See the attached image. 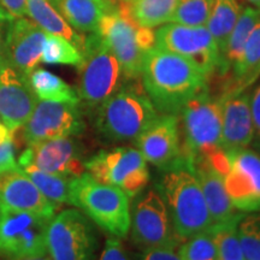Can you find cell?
Segmentation results:
<instances>
[{
  "label": "cell",
  "mask_w": 260,
  "mask_h": 260,
  "mask_svg": "<svg viewBox=\"0 0 260 260\" xmlns=\"http://www.w3.org/2000/svg\"><path fill=\"white\" fill-rule=\"evenodd\" d=\"M140 77L160 115H178L190 99L209 88V77L190 60L158 47L146 54Z\"/></svg>",
  "instance_id": "6da1fadb"
},
{
  "label": "cell",
  "mask_w": 260,
  "mask_h": 260,
  "mask_svg": "<svg viewBox=\"0 0 260 260\" xmlns=\"http://www.w3.org/2000/svg\"><path fill=\"white\" fill-rule=\"evenodd\" d=\"M159 116L144 87L136 80H126L115 94L98 106L95 128L109 141H135Z\"/></svg>",
  "instance_id": "7a4b0ae2"
},
{
  "label": "cell",
  "mask_w": 260,
  "mask_h": 260,
  "mask_svg": "<svg viewBox=\"0 0 260 260\" xmlns=\"http://www.w3.org/2000/svg\"><path fill=\"white\" fill-rule=\"evenodd\" d=\"M158 191L182 242L213 225L199 181L190 170L181 168L167 171L159 182Z\"/></svg>",
  "instance_id": "3957f363"
},
{
  "label": "cell",
  "mask_w": 260,
  "mask_h": 260,
  "mask_svg": "<svg viewBox=\"0 0 260 260\" xmlns=\"http://www.w3.org/2000/svg\"><path fill=\"white\" fill-rule=\"evenodd\" d=\"M182 158L188 170L197 158H206L222 147V96L209 88L190 99L178 113Z\"/></svg>",
  "instance_id": "277c9868"
},
{
  "label": "cell",
  "mask_w": 260,
  "mask_h": 260,
  "mask_svg": "<svg viewBox=\"0 0 260 260\" xmlns=\"http://www.w3.org/2000/svg\"><path fill=\"white\" fill-rule=\"evenodd\" d=\"M130 198L119 188L83 172L71 181L70 205L111 236L124 239L130 230Z\"/></svg>",
  "instance_id": "5b68a950"
},
{
  "label": "cell",
  "mask_w": 260,
  "mask_h": 260,
  "mask_svg": "<svg viewBox=\"0 0 260 260\" xmlns=\"http://www.w3.org/2000/svg\"><path fill=\"white\" fill-rule=\"evenodd\" d=\"M96 32L119 61L124 79L138 80L146 54L155 47L153 29L136 23L128 3L118 0L116 9L102 18Z\"/></svg>",
  "instance_id": "8992f818"
},
{
  "label": "cell",
  "mask_w": 260,
  "mask_h": 260,
  "mask_svg": "<svg viewBox=\"0 0 260 260\" xmlns=\"http://www.w3.org/2000/svg\"><path fill=\"white\" fill-rule=\"evenodd\" d=\"M82 54L77 95L87 106L98 107L121 88L126 80L119 61L98 32L84 39Z\"/></svg>",
  "instance_id": "52a82bcc"
},
{
  "label": "cell",
  "mask_w": 260,
  "mask_h": 260,
  "mask_svg": "<svg viewBox=\"0 0 260 260\" xmlns=\"http://www.w3.org/2000/svg\"><path fill=\"white\" fill-rule=\"evenodd\" d=\"M51 219L27 211L0 209V258L16 260L47 255Z\"/></svg>",
  "instance_id": "ba28073f"
},
{
  "label": "cell",
  "mask_w": 260,
  "mask_h": 260,
  "mask_svg": "<svg viewBox=\"0 0 260 260\" xmlns=\"http://www.w3.org/2000/svg\"><path fill=\"white\" fill-rule=\"evenodd\" d=\"M86 172L94 180L122 189L129 198H135L149 182L146 159L138 148L117 147L100 151L84 160Z\"/></svg>",
  "instance_id": "9c48e42d"
},
{
  "label": "cell",
  "mask_w": 260,
  "mask_h": 260,
  "mask_svg": "<svg viewBox=\"0 0 260 260\" xmlns=\"http://www.w3.org/2000/svg\"><path fill=\"white\" fill-rule=\"evenodd\" d=\"M96 248L95 228L82 211L68 209L54 214L47 229L51 260H95Z\"/></svg>",
  "instance_id": "30bf717a"
},
{
  "label": "cell",
  "mask_w": 260,
  "mask_h": 260,
  "mask_svg": "<svg viewBox=\"0 0 260 260\" xmlns=\"http://www.w3.org/2000/svg\"><path fill=\"white\" fill-rule=\"evenodd\" d=\"M155 47L190 60L207 77L218 70L219 48L206 25L190 27L178 23L160 25L155 31Z\"/></svg>",
  "instance_id": "8fae6325"
},
{
  "label": "cell",
  "mask_w": 260,
  "mask_h": 260,
  "mask_svg": "<svg viewBox=\"0 0 260 260\" xmlns=\"http://www.w3.org/2000/svg\"><path fill=\"white\" fill-rule=\"evenodd\" d=\"M132 239L140 248L176 247L182 243L175 234L167 204L159 191L140 193L130 211Z\"/></svg>",
  "instance_id": "7c38bea8"
},
{
  "label": "cell",
  "mask_w": 260,
  "mask_h": 260,
  "mask_svg": "<svg viewBox=\"0 0 260 260\" xmlns=\"http://www.w3.org/2000/svg\"><path fill=\"white\" fill-rule=\"evenodd\" d=\"M84 130L79 104L39 100L30 118L23 125L27 145L44 140L77 136Z\"/></svg>",
  "instance_id": "4fadbf2b"
},
{
  "label": "cell",
  "mask_w": 260,
  "mask_h": 260,
  "mask_svg": "<svg viewBox=\"0 0 260 260\" xmlns=\"http://www.w3.org/2000/svg\"><path fill=\"white\" fill-rule=\"evenodd\" d=\"M229 153V170L224 186L236 210L245 213L260 211V154L248 148Z\"/></svg>",
  "instance_id": "5bb4252c"
},
{
  "label": "cell",
  "mask_w": 260,
  "mask_h": 260,
  "mask_svg": "<svg viewBox=\"0 0 260 260\" xmlns=\"http://www.w3.org/2000/svg\"><path fill=\"white\" fill-rule=\"evenodd\" d=\"M18 165H32L42 171L71 178L79 177L86 172L81 147L73 136L44 140L28 145L19 155Z\"/></svg>",
  "instance_id": "9a60e30c"
},
{
  "label": "cell",
  "mask_w": 260,
  "mask_h": 260,
  "mask_svg": "<svg viewBox=\"0 0 260 260\" xmlns=\"http://www.w3.org/2000/svg\"><path fill=\"white\" fill-rule=\"evenodd\" d=\"M134 142L146 160L159 169H187L182 158L177 115H160Z\"/></svg>",
  "instance_id": "2e32d148"
},
{
  "label": "cell",
  "mask_w": 260,
  "mask_h": 260,
  "mask_svg": "<svg viewBox=\"0 0 260 260\" xmlns=\"http://www.w3.org/2000/svg\"><path fill=\"white\" fill-rule=\"evenodd\" d=\"M38 102L28 76L0 61V118L12 134L23 128Z\"/></svg>",
  "instance_id": "e0dca14e"
},
{
  "label": "cell",
  "mask_w": 260,
  "mask_h": 260,
  "mask_svg": "<svg viewBox=\"0 0 260 260\" xmlns=\"http://www.w3.org/2000/svg\"><path fill=\"white\" fill-rule=\"evenodd\" d=\"M47 32L28 18L10 22L4 39V59L29 76L41 61L42 48Z\"/></svg>",
  "instance_id": "ac0fdd59"
},
{
  "label": "cell",
  "mask_w": 260,
  "mask_h": 260,
  "mask_svg": "<svg viewBox=\"0 0 260 260\" xmlns=\"http://www.w3.org/2000/svg\"><path fill=\"white\" fill-rule=\"evenodd\" d=\"M0 209L27 211L48 218H53L57 211L19 165L0 170Z\"/></svg>",
  "instance_id": "d6986e66"
},
{
  "label": "cell",
  "mask_w": 260,
  "mask_h": 260,
  "mask_svg": "<svg viewBox=\"0 0 260 260\" xmlns=\"http://www.w3.org/2000/svg\"><path fill=\"white\" fill-rule=\"evenodd\" d=\"M254 138L249 94L222 95V147L226 152L246 148Z\"/></svg>",
  "instance_id": "ffe728a7"
},
{
  "label": "cell",
  "mask_w": 260,
  "mask_h": 260,
  "mask_svg": "<svg viewBox=\"0 0 260 260\" xmlns=\"http://www.w3.org/2000/svg\"><path fill=\"white\" fill-rule=\"evenodd\" d=\"M190 171L199 181L213 225L241 219L245 212L236 210L224 186V177L204 159H195Z\"/></svg>",
  "instance_id": "44dd1931"
},
{
  "label": "cell",
  "mask_w": 260,
  "mask_h": 260,
  "mask_svg": "<svg viewBox=\"0 0 260 260\" xmlns=\"http://www.w3.org/2000/svg\"><path fill=\"white\" fill-rule=\"evenodd\" d=\"M65 21L80 32H96L102 18L116 9L118 0H50Z\"/></svg>",
  "instance_id": "7402d4cb"
},
{
  "label": "cell",
  "mask_w": 260,
  "mask_h": 260,
  "mask_svg": "<svg viewBox=\"0 0 260 260\" xmlns=\"http://www.w3.org/2000/svg\"><path fill=\"white\" fill-rule=\"evenodd\" d=\"M260 19V10L253 6L242 8L235 27L228 37V40L220 52L219 67L217 73L222 79H225L232 73L233 68L242 56L243 48L249 35Z\"/></svg>",
  "instance_id": "603a6c76"
},
{
  "label": "cell",
  "mask_w": 260,
  "mask_h": 260,
  "mask_svg": "<svg viewBox=\"0 0 260 260\" xmlns=\"http://www.w3.org/2000/svg\"><path fill=\"white\" fill-rule=\"evenodd\" d=\"M260 75V19L247 40L242 56L226 77V87L223 95L234 92H242L252 84Z\"/></svg>",
  "instance_id": "cb8c5ba5"
},
{
  "label": "cell",
  "mask_w": 260,
  "mask_h": 260,
  "mask_svg": "<svg viewBox=\"0 0 260 260\" xmlns=\"http://www.w3.org/2000/svg\"><path fill=\"white\" fill-rule=\"evenodd\" d=\"M27 15L47 34L57 35L70 41L81 52L84 48V38L65 21L63 16L51 4L50 0H27Z\"/></svg>",
  "instance_id": "d4e9b609"
},
{
  "label": "cell",
  "mask_w": 260,
  "mask_h": 260,
  "mask_svg": "<svg viewBox=\"0 0 260 260\" xmlns=\"http://www.w3.org/2000/svg\"><path fill=\"white\" fill-rule=\"evenodd\" d=\"M28 79L39 100L80 104L76 90L51 71L37 68L31 71Z\"/></svg>",
  "instance_id": "484cf974"
},
{
  "label": "cell",
  "mask_w": 260,
  "mask_h": 260,
  "mask_svg": "<svg viewBox=\"0 0 260 260\" xmlns=\"http://www.w3.org/2000/svg\"><path fill=\"white\" fill-rule=\"evenodd\" d=\"M178 2L180 0H132L126 3L136 23L153 29L171 21Z\"/></svg>",
  "instance_id": "4316f807"
},
{
  "label": "cell",
  "mask_w": 260,
  "mask_h": 260,
  "mask_svg": "<svg viewBox=\"0 0 260 260\" xmlns=\"http://www.w3.org/2000/svg\"><path fill=\"white\" fill-rule=\"evenodd\" d=\"M241 10L242 6L237 0H213L206 28L217 42L219 53L222 52L233 28L235 27Z\"/></svg>",
  "instance_id": "83f0119b"
},
{
  "label": "cell",
  "mask_w": 260,
  "mask_h": 260,
  "mask_svg": "<svg viewBox=\"0 0 260 260\" xmlns=\"http://www.w3.org/2000/svg\"><path fill=\"white\" fill-rule=\"evenodd\" d=\"M21 168L32 181V183L38 187L42 195L57 209L63 204L70 205V186L73 178L50 174V172L42 171L32 165H24Z\"/></svg>",
  "instance_id": "f1b7e54d"
},
{
  "label": "cell",
  "mask_w": 260,
  "mask_h": 260,
  "mask_svg": "<svg viewBox=\"0 0 260 260\" xmlns=\"http://www.w3.org/2000/svg\"><path fill=\"white\" fill-rule=\"evenodd\" d=\"M83 54L67 39L47 34L42 48L41 61L46 64L73 65L79 68L82 64Z\"/></svg>",
  "instance_id": "f546056e"
},
{
  "label": "cell",
  "mask_w": 260,
  "mask_h": 260,
  "mask_svg": "<svg viewBox=\"0 0 260 260\" xmlns=\"http://www.w3.org/2000/svg\"><path fill=\"white\" fill-rule=\"evenodd\" d=\"M239 222L240 219L211 226L209 232L216 243L217 260H245L237 234Z\"/></svg>",
  "instance_id": "4dcf8cb0"
},
{
  "label": "cell",
  "mask_w": 260,
  "mask_h": 260,
  "mask_svg": "<svg viewBox=\"0 0 260 260\" xmlns=\"http://www.w3.org/2000/svg\"><path fill=\"white\" fill-rule=\"evenodd\" d=\"M213 0H180L171 17V23L190 27L206 25Z\"/></svg>",
  "instance_id": "1f68e13d"
},
{
  "label": "cell",
  "mask_w": 260,
  "mask_h": 260,
  "mask_svg": "<svg viewBox=\"0 0 260 260\" xmlns=\"http://www.w3.org/2000/svg\"><path fill=\"white\" fill-rule=\"evenodd\" d=\"M245 260H260V213L245 214L237 224Z\"/></svg>",
  "instance_id": "d6a6232c"
},
{
  "label": "cell",
  "mask_w": 260,
  "mask_h": 260,
  "mask_svg": "<svg viewBox=\"0 0 260 260\" xmlns=\"http://www.w3.org/2000/svg\"><path fill=\"white\" fill-rule=\"evenodd\" d=\"M178 254L182 260H217L216 243L207 230L187 239L180 247Z\"/></svg>",
  "instance_id": "836d02e7"
},
{
  "label": "cell",
  "mask_w": 260,
  "mask_h": 260,
  "mask_svg": "<svg viewBox=\"0 0 260 260\" xmlns=\"http://www.w3.org/2000/svg\"><path fill=\"white\" fill-rule=\"evenodd\" d=\"M27 0H0V22H10L24 17Z\"/></svg>",
  "instance_id": "e575fe53"
},
{
  "label": "cell",
  "mask_w": 260,
  "mask_h": 260,
  "mask_svg": "<svg viewBox=\"0 0 260 260\" xmlns=\"http://www.w3.org/2000/svg\"><path fill=\"white\" fill-rule=\"evenodd\" d=\"M99 260H133L123 246L121 239L110 236L105 241Z\"/></svg>",
  "instance_id": "d590c367"
},
{
  "label": "cell",
  "mask_w": 260,
  "mask_h": 260,
  "mask_svg": "<svg viewBox=\"0 0 260 260\" xmlns=\"http://www.w3.org/2000/svg\"><path fill=\"white\" fill-rule=\"evenodd\" d=\"M142 260H182L172 247H153V248L144 249Z\"/></svg>",
  "instance_id": "8d00e7d4"
},
{
  "label": "cell",
  "mask_w": 260,
  "mask_h": 260,
  "mask_svg": "<svg viewBox=\"0 0 260 260\" xmlns=\"http://www.w3.org/2000/svg\"><path fill=\"white\" fill-rule=\"evenodd\" d=\"M18 165L15 159L14 141L5 142L0 145V170Z\"/></svg>",
  "instance_id": "74e56055"
},
{
  "label": "cell",
  "mask_w": 260,
  "mask_h": 260,
  "mask_svg": "<svg viewBox=\"0 0 260 260\" xmlns=\"http://www.w3.org/2000/svg\"><path fill=\"white\" fill-rule=\"evenodd\" d=\"M249 103H251V112L253 125H254V133L260 136V84L254 89L252 95H249Z\"/></svg>",
  "instance_id": "f35d334b"
},
{
  "label": "cell",
  "mask_w": 260,
  "mask_h": 260,
  "mask_svg": "<svg viewBox=\"0 0 260 260\" xmlns=\"http://www.w3.org/2000/svg\"><path fill=\"white\" fill-rule=\"evenodd\" d=\"M4 60V39L2 37L0 32V61Z\"/></svg>",
  "instance_id": "ab89813d"
},
{
  "label": "cell",
  "mask_w": 260,
  "mask_h": 260,
  "mask_svg": "<svg viewBox=\"0 0 260 260\" xmlns=\"http://www.w3.org/2000/svg\"><path fill=\"white\" fill-rule=\"evenodd\" d=\"M245 2L248 3V4H251V6H253V8L260 10V0H245Z\"/></svg>",
  "instance_id": "60d3db41"
},
{
  "label": "cell",
  "mask_w": 260,
  "mask_h": 260,
  "mask_svg": "<svg viewBox=\"0 0 260 260\" xmlns=\"http://www.w3.org/2000/svg\"><path fill=\"white\" fill-rule=\"evenodd\" d=\"M16 260H51V258L45 256H38V258H23V259H16Z\"/></svg>",
  "instance_id": "b9f144b4"
},
{
  "label": "cell",
  "mask_w": 260,
  "mask_h": 260,
  "mask_svg": "<svg viewBox=\"0 0 260 260\" xmlns=\"http://www.w3.org/2000/svg\"><path fill=\"white\" fill-rule=\"evenodd\" d=\"M123 2H132V0H123Z\"/></svg>",
  "instance_id": "7bdbcfd3"
}]
</instances>
